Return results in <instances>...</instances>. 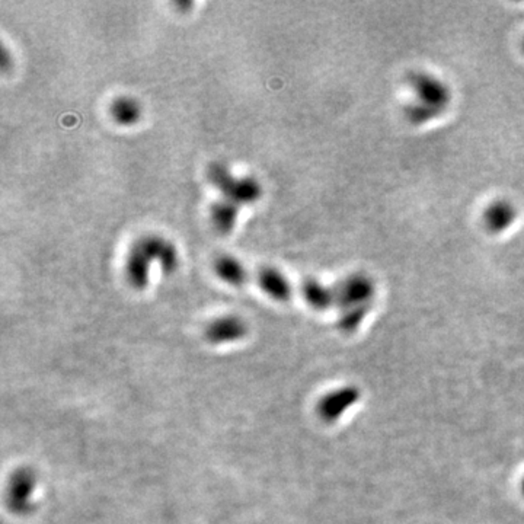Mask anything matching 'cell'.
Instances as JSON below:
<instances>
[{
	"mask_svg": "<svg viewBox=\"0 0 524 524\" xmlns=\"http://www.w3.org/2000/svg\"><path fill=\"white\" fill-rule=\"evenodd\" d=\"M415 92V101L408 107V116L417 124L425 123L444 111L448 107L450 93L445 85L434 76L418 73L411 79Z\"/></svg>",
	"mask_w": 524,
	"mask_h": 524,
	"instance_id": "1",
	"label": "cell"
},
{
	"mask_svg": "<svg viewBox=\"0 0 524 524\" xmlns=\"http://www.w3.org/2000/svg\"><path fill=\"white\" fill-rule=\"evenodd\" d=\"M207 180L220 194L222 199L241 206L257 203L262 196V185L254 177H236L229 166L213 162L207 168Z\"/></svg>",
	"mask_w": 524,
	"mask_h": 524,
	"instance_id": "2",
	"label": "cell"
},
{
	"mask_svg": "<svg viewBox=\"0 0 524 524\" xmlns=\"http://www.w3.org/2000/svg\"><path fill=\"white\" fill-rule=\"evenodd\" d=\"M134 245L142 250V254L150 264L158 262L163 273L170 274L178 268L180 254L177 245L173 242L159 235H146L135 241Z\"/></svg>",
	"mask_w": 524,
	"mask_h": 524,
	"instance_id": "3",
	"label": "cell"
},
{
	"mask_svg": "<svg viewBox=\"0 0 524 524\" xmlns=\"http://www.w3.org/2000/svg\"><path fill=\"white\" fill-rule=\"evenodd\" d=\"M246 334L248 326L245 321L235 315L220 316L215 321H211L204 329L206 340L215 345L236 342L242 340Z\"/></svg>",
	"mask_w": 524,
	"mask_h": 524,
	"instance_id": "4",
	"label": "cell"
},
{
	"mask_svg": "<svg viewBox=\"0 0 524 524\" xmlns=\"http://www.w3.org/2000/svg\"><path fill=\"white\" fill-rule=\"evenodd\" d=\"M35 488V478L29 471H18L11 482L8 490V502L11 510L18 514H24L31 507V495Z\"/></svg>",
	"mask_w": 524,
	"mask_h": 524,
	"instance_id": "5",
	"label": "cell"
},
{
	"mask_svg": "<svg viewBox=\"0 0 524 524\" xmlns=\"http://www.w3.org/2000/svg\"><path fill=\"white\" fill-rule=\"evenodd\" d=\"M257 281L264 293L277 302H287L293 293L288 278L274 267H262L258 271Z\"/></svg>",
	"mask_w": 524,
	"mask_h": 524,
	"instance_id": "6",
	"label": "cell"
},
{
	"mask_svg": "<svg viewBox=\"0 0 524 524\" xmlns=\"http://www.w3.org/2000/svg\"><path fill=\"white\" fill-rule=\"evenodd\" d=\"M335 293L337 302H340L344 306L360 304L372 296L373 284L365 277L353 276L338 284V287L335 288Z\"/></svg>",
	"mask_w": 524,
	"mask_h": 524,
	"instance_id": "7",
	"label": "cell"
},
{
	"mask_svg": "<svg viewBox=\"0 0 524 524\" xmlns=\"http://www.w3.org/2000/svg\"><path fill=\"white\" fill-rule=\"evenodd\" d=\"M215 273L217 277L233 287H242L249 280V273L241 260L231 255H220L215 261Z\"/></svg>",
	"mask_w": 524,
	"mask_h": 524,
	"instance_id": "8",
	"label": "cell"
},
{
	"mask_svg": "<svg viewBox=\"0 0 524 524\" xmlns=\"http://www.w3.org/2000/svg\"><path fill=\"white\" fill-rule=\"evenodd\" d=\"M239 217V206L226 199L216 201L210 208V220L222 235H229L236 227Z\"/></svg>",
	"mask_w": 524,
	"mask_h": 524,
	"instance_id": "9",
	"label": "cell"
},
{
	"mask_svg": "<svg viewBox=\"0 0 524 524\" xmlns=\"http://www.w3.org/2000/svg\"><path fill=\"white\" fill-rule=\"evenodd\" d=\"M109 114L112 120L123 127L137 124L142 119V105L131 96H119L111 102Z\"/></svg>",
	"mask_w": 524,
	"mask_h": 524,
	"instance_id": "10",
	"label": "cell"
},
{
	"mask_svg": "<svg viewBox=\"0 0 524 524\" xmlns=\"http://www.w3.org/2000/svg\"><path fill=\"white\" fill-rule=\"evenodd\" d=\"M516 219V208L509 201L492 203L483 215V223L492 233L506 230Z\"/></svg>",
	"mask_w": 524,
	"mask_h": 524,
	"instance_id": "11",
	"label": "cell"
},
{
	"mask_svg": "<svg viewBox=\"0 0 524 524\" xmlns=\"http://www.w3.org/2000/svg\"><path fill=\"white\" fill-rule=\"evenodd\" d=\"M302 295L304 300L318 310H323L331 306L337 300L335 288L326 287L321 281L307 278L302 284Z\"/></svg>",
	"mask_w": 524,
	"mask_h": 524,
	"instance_id": "12",
	"label": "cell"
},
{
	"mask_svg": "<svg viewBox=\"0 0 524 524\" xmlns=\"http://www.w3.org/2000/svg\"><path fill=\"white\" fill-rule=\"evenodd\" d=\"M356 401V392L351 389L340 391L335 394L328 395L319 403V414L325 421H332L340 417L348 405H351Z\"/></svg>",
	"mask_w": 524,
	"mask_h": 524,
	"instance_id": "13",
	"label": "cell"
},
{
	"mask_svg": "<svg viewBox=\"0 0 524 524\" xmlns=\"http://www.w3.org/2000/svg\"><path fill=\"white\" fill-rule=\"evenodd\" d=\"M523 47H524V44H523Z\"/></svg>",
	"mask_w": 524,
	"mask_h": 524,
	"instance_id": "14",
	"label": "cell"
}]
</instances>
